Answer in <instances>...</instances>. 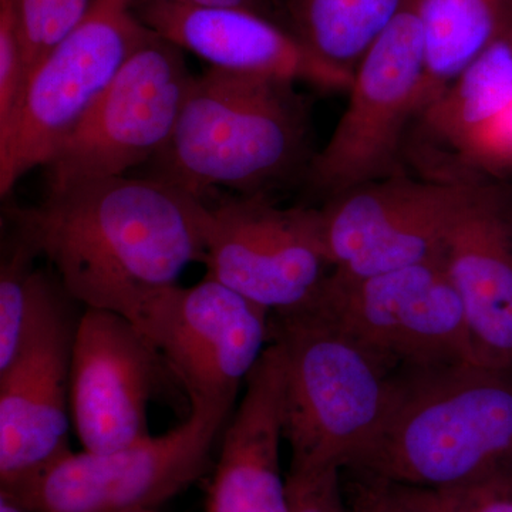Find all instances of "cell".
<instances>
[{"instance_id": "cell-18", "label": "cell", "mask_w": 512, "mask_h": 512, "mask_svg": "<svg viewBox=\"0 0 512 512\" xmlns=\"http://www.w3.org/2000/svg\"><path fill=\"white\" fill-rule=\"evenodd\" d=\"M406 2L423 29V111L481 52L512 30V0Z\"/></svg>"}, {"instance_id": "cell-2", "label": "cell", "mask_w": 512, "mask_h": 512, "mask_svg": "<svg viewBox=\"0 0 512 512\" xmlns=\"http://www.w3.org/2000/svg\"><path fill=\"white\" fill-rule=\"evenodd\" d=\"M309 114L296 83L208 67L195 76L170 140L148 177L202 202L220 188L265 194L305 177Z\"/></svg>"}, {"instance_id": "cell-3", "label": "cell", "mask_w": 512, "mask_h": 512, "mask_svg": "<svg viewBox=\"0 0 512 512\" xmlns=\"http://www.w3.org/2000/svg\"><path fill=\"white\" fill-rule=\"evenodd\" d=\"M348 468L431 490L510 470L512 369L466 362L397 376L382 426Z\"/></svg>"}, {"instance_id": "cell-20", "label": "cell", "mask_w": 512, "mask_h": 512, "mask_svg": "<svg viewBox=\"0 0 512 512\" xmlns=\"http://www.w3.org/2000/svg\"><path fill=\"white\" fill-rule=\"evenodd\" d=\"M404 0H282L281 22L323 62L355 73Z\"/></svg>"}, {"instance_id": "cell-17", "label": "cell", "mask_w": 512, "mask_h": 512, "mask_svg": "<svg viewBox=\"0 0 512 512\" xmlns=\"http://www.w3.org/2000/svg\"><path fill=\"white\" fill-rule=\"evenodd\" d=\"M480 365L512 369V191L487 183L444 247Z\"/></svg>"}, {"instance_id": "cell-24", "label": "cell", "mask_w": 512, "mask_h": 512, "mask_svg": "<svg viewBox=\"0 0 512 512\" xmlns=\"http://www.w3.org/2000/svg\"><path fill=\"white\" fill-rule=\"evenodd\" d=\"M25 84V40L18 0H0V140L8 136Z\"/></svg>"}, {"instance_id": "cell-8", "label": "cell", "mask_w": 512, "mask_h": 512, "mask_svg": "<svg viewBox=\"0 0 512 512\" xmlns=\"http://www.w3.org/2000/svg\"><path fill=\"white\" fill-rule=\"evenodd\" d=\"M424 37L416 13L402 10L362 57L349 103L303 181L330 198L363 184L403 174L406 131L423 104Z\"/></svg>"}, {"instance_id": "cell-25", "label": "cell", "mask_w": 512, "mask_h": 512, "mask_svg": "<svg viewBox=\"0 0 512 512\" xmlns=\"http://www.w3.org/2000/svg\"><path fill=\"white\" fill-rule=\"evenodd\" d=\"M453 156L466 168L468 180H480V174L501 177L512 173V103L477 128Z\"/></svg>"}, {"instance_id": "cell-21", "label": "cell", "mask_w": 512, "mask_h": 512, "mask_svg": "<svg viewBox=\"0 0 512 512\" xmlns=\"http://www.w3.org/2000/svg\"><path fill=\"white\" fill-rule=\"evenodd\" d=\"M36 258L35 249L15 232L0 265V369L18 350Z\"/></svg>"}, {"instance_id": "cell-12", "label": "cell", "mask_w": 512, "mask_h": 512, "mask_svg": "<svg viewBox=\"0 0 512 512\" xmlns=\"http://www.w3.org/2000/svg\"><path fill=\"white\" fill-rule=\"evenodd\" d=\"M207 207V276L271 315L318 295L332 271L319 210L281 208L265 194L217 195Z\"/></svg>"}, {"instance_id": "cell-22", "label": "cell", "mask_w": 512, "mask_h": 512, "mask_svg": "<svg viewBox=\"0 0 512 512\" xmlns=\"http://www.w3.org/2000/svg\"><path fill=\"white\" fill-rule=\"evenodd\" d=\"M93 2L94 0H18L25 40L26 80L33 67L82 22Z\"/></svg>"}, {"instance_id": "cell-9", "label": "cell", "mask_w": 512, "mask_h": 512, "mask_svg": "<svg viewBox=\"0 0 512 512\" xmlns=\"http://www.w3.org/2000/svg\"><path fill=\"white\" fill-rule=\"evenodd\" d=\"M57 276L35 269L18 350L0 369V491L69 453L70 375L80 316Z\"/></svg>"}, {"instance_id": "cell-6", "label": "cell", "mask_w": 512, "mask_h": 512, "mask_svg": "<svg viewBox=\"0 0 512 512\" xmlns=\"http://www.w3.org/2000/svg\"><path fill=\"white\" fill-rule=\"evenodd\" d=\"M309 303L393 375L478 363L444 254L360 278L330 271Z\"/></svg>"}, {"instance_id": "cell-27", "label": "cell", "mask_w": 512, "mask_h": 512, "mask_svg": "<svg viewBox=\"0 0 512 512\" xmlns=\"http://www.w3.org/2000/svg\"><path fill=\"white\" fill-rule=\"evenodd\" d=\"M286 484L291 512H348L340 470L306 476L288 474Z\"/></svg>"}, {"instance_id": "cell-10", "label": "cell", "mask_w": 512, "mask_h": 512, "mask_svg": "<svg viewBox=\"0 0 512 512\" xmlns=\"http://www.w3.org/2000/svg\"><path fill=\"white\" fill-rule=\"evenodd\" d=\"M184 50L150 30L46 165L47 192L124 177L158 156L194 82Z\"/></svg>"}, {"instance_id": "cell-5", "label": "cell", "mask_w": 512, "mask_h": 512, "mask_svg": "<svg viewBox=\"0 0 512 512\" xmlns=\"http://www.w3.org/2000/svg\"><path fill=\"white\" fill-rule=\"evenodd\" d=\"M188 419L109 453L64 454L8 494L28 512L158 510L210 470L234 404L191 399Z\"/></svg>"}, {"instance_id": "cell-30", "label": "cell", "mask_w": 512, "mask_h": 512, "mask_svg": "<svg viewBox=\"0 0 512 512\" xmlns=\"http://www.w3.org/2000/svg\"><path fill=\"white\" fill-rule=\"evenodd\" d=\"M281 2H282V0H275L276 6H278V10H279V6H281ZM279 18H281V10H279Z\"/></svg>"}, {"instance_id": "cell-16", "label": "cell", "mask_w": 512, "mask_h": 512, "mask_svg": "<svg viewBox=\"0 0 512 512\" xmlns=\"http://www.w3.org/2000/svg\"><path fill=\"white\" fill-rule=\"evenodd\" d=\"M285 375L284 346L271 338L225 426L205 512H291L281 473Z\"/></svg>"}, {"instance_id": "cell-4", "label": "cell", "mask_w": 512, "mask_h": 512, "mask_svg": "<svg viewBox=\"0 0 512 512\" xmlns=\"http://www.w3.org/2000/svg\"><path fill=\"white\" fill-rule=\"evenodd\" d=\"M271 338L285 350L288 474L352 466L382 426L397 376L313 303L271 315Z\"/></svg>"}, {"instance_id": "cell-14", "label": "cell", "mask_w": 512, "mask_h": 512, "mask_svg": "<svg viewBox=\"0 0 512 512\" xmlns=\"http://www.w3.org/2000/svg\"><path fill=\"white\" fill-rule=\"evenodd\" d=\"M161 360L130 320L86 308L70 375V416L83 450L109 453L150 436L148 402Z\"/></svg>"}, {"instance_id": "cell-13", "label": "cell", "mask_w": 512, "mask_h": 512, "mask_svg": "<svg viewBox=\"0 0 512 512\" xmlns=\"http://www.w3.org/2000/svg\"><path fill=\"white\" fill-rule=\"evenodd\" d=\"M136 326L190 400L235 404L271 342V312L207 275L161 293Z\"/></svg>"}, {"instance_id": "cell-15", "label": "cell", "mask_w": 512, "mask_h": 512, "mask_svg": "<svg viewBox=\"0 0 512 512\" xmlns=\"http://www.w3.org/2000/svg\"><path fill=\"white\" fill-rule=\"evenodd\" d=\"M144 26L227 72L306 83L326 92H349L352 72L323 62L291 30L247 9L134 0Z\"/></svg>"}, {"instance_id": "cell-29", "label": "cell", "mask_w": 512, "mask_h": 512, "mask_svg": "<svg viewBox=\"0 0 512 512\" xmlns=\"http://www.w3.org/2000/svg\"><path fill=\"white\" fill-rule=\"evenodd\" d=\"M0 512H28L8 494L0 493Z\"/></svg>"}, {"instance_id": "cell-31", "label": "cell", "mask_w": 512, "mask_h": 512, "mask_svg": "<svg viewBox=\"0 0 512 512\" xmlns=\"http://www.w3.org/2000/svg\"><path fill=\"white\" fill-rule=\"evenodd\" d=\"M128 512H161L158 510H137V511H128Z\"/></svg>"}, {"instance_id": "cell-7", "label": "cell", "mask_w": 512, "mask_h": 512, "mask_svg": "<svg viewBox=\"0 0 512 512\" xmlns=\"http://www.w3.org/2000/svg\"><path fill=\"white\" fill-rule=\"evenodd\" d=\"M150 32L134 0H94L26 80L8 136L0 140V194L46 167Z\"/></svg>"}, {"instance_id": "cell-11", "label": "cell", "mask_w": 512, "mask_h": 512, "mask_svg": "<svg viewBox=\"0 0 512 512\" xmlns=\"http://www.w3.org/2000/svg\"><path fill=\"white\" fill-rule=\"evenodd\" d=\"M487 183L399 174L330 198L319 217L332 272L360 278L443 254Z\"/></svg>"}, {"instance_id": "cell-23", "label": "cell", "mask_w": 512, "mask_h": 512, "mask_svg": "<svg viewBox=\"0 0 512 512\" xmlns=\"http://www.w3.org/2000/svg\"><path fill=\"white\" fill-rule=\"evenodd\" d=\"M348 512H441L430 488L414 487L365 471H340Z\"/></svg>"}, {"instance_id": "cell-28", "label": "cell", "mask_w": 512, "mask_h": 512, "mask_svg": "<svg viewBox=\"0 0 512 512\" xmlns=\"http://www.w3.org/2000/svg\"><path fill=\"white\" fill-rule=\"evenodd\" d=\"M163 2L181 3V5L212 6V8H238L247 9L259 15L281 23L278 6L275 0H163Z\"/></svg>"}, {"instance_id": "cell-26", "label": "cell", "mask_w": 512, "mask_h": 512, "mask_svg": "<svg viewBox=\"0 0 512 512\" xmlns=\"http://www.w3.org/2000/svg\"><path fill=\"white\" fill-rule=\"evenodd\" d=\"M431 491L441 512H512V468L460 487Z\"/></svg>"}, {"instance_id": "cell-1", "label": "cell", "mask_w": 512, "mask_h": 512, "mask_svg": "<svg viewBox=\"0 0 512 512\" xmlns=\"http://www.w3.org/2000/svg\"><path fill=\"white\" fill-rule=\"evenodd\" d=\"M207 202L156 178L114 177L8 210L74 302L137 325L161 293L205 261Z\"/></svg>"}, {"instance_id": "cell-19", "label": "cell", "mask_w": 512, "mask_h": 512, "mask_svg": "<svg viewBox=\"0 0 512 512\" xmlns=\"http://www.w3.org/2000/svg\"><path fill=\"white\" fill-rule=\"evenodd\" d=\"M512 103V30L491 43L419 119L424 133L456 153L477 128Z\"/></svg>"}]
</instances>
